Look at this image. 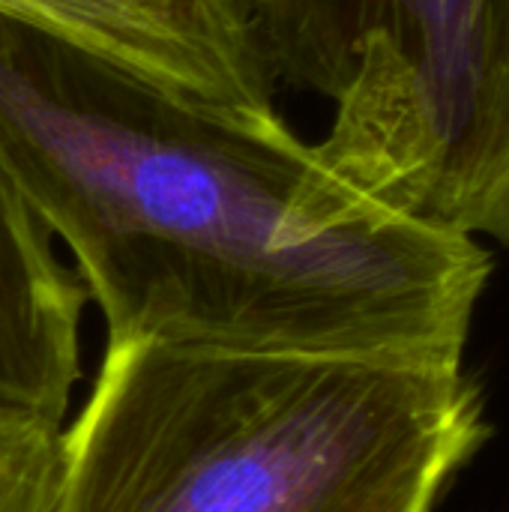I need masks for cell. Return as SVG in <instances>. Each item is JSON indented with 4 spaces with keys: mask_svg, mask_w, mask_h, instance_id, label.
<instances>
[{
    "mask_svg": "<svg viewBox=\"0 0 509 512\" xmlns=\"http://www.w3.org/2000/svg\"><path fill=\"white\" fill-rule=\"evenodd\" d=\"M273 90L333 102L321 150L456 225L509 219V0H234Z\"/></svg>",
    "mask_w": 509,
    "mask_h": 512,
    "instance_id": "cell-3",
    "label": "cell"
},
{
    "mask_svg": "<svg viewBox=\"0 0 509 512\" xmlns=\"http://www.w3.org/2000/svg\"><path fill=\"white\" fill-rule=\"evenodd\" d=\"M0 165L105 345L462 372L492 252L366 198L285 117L222 120L0 18Z\"/></svg>",
    "mask_w": 509,
    "mask_h": 512,
    "instance_id": "cell-1",
    "label": "cell"
},
{
    "mask_svg": "<svg viewBox=\"0 0 509 512\" xmlns=\"http://www.w3.org/2000/svg\"><path fill=\"white\" fill-rule=\"evenodd\" d=\"M84 291L0 165V396L63 420L81 378Z\"/></svg>",
    "mask_w": 509,
    "mask_h": 512,
    "instance_id": "cell-5",
    "label": "cell"
},
{
    "mask_svg": "<svg viewBox=\"0 0 509 512\" xmlns=\"http://www.w3.org/2000/svg\"><path fill=\"white\" fill-rule=\"evenodd\" d=\"M63 420L0 396V512H54Z\"/></svg>",
    "mask_w": 509,
    "mask_h": 512,
    "instance_id": "cell-6",
    "label": "cell"
},
{
    "mask_svg": "<svg viewBox=\"0 0 509 512\" xmlns=\"http://www.w3.org/2000/svg\"><path fill=\"white\" fill-rule=\"evenodd\" d=\"M0 18L222 120L270 126L285 117L234 0H0Z\"/></svg>",
    "mask_w": 509,
    "mask_h": 512,
    "instance_id": "cell-4",
    "label": "cell"
},
{
    "mask_svg": "<svg viewBox=\"0 0 509 512\" xmlns=\"http://www.w3.org/2000/svg\"><path fill=\"white\" fill-rule=\"evenodd\" d=\"M489 438L465 372L105 345L54 512H432Z\"/></svg>",
    "mask_w": 509,
    "mask_h": 512,
    "instance_id": "cell-2",
    "label": "cell"
}]
</instances>
